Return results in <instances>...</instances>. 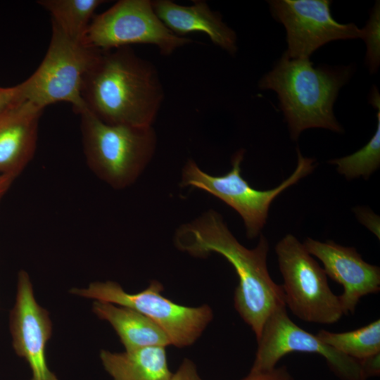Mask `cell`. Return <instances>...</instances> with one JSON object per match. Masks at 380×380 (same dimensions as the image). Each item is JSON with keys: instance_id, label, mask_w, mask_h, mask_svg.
Here are the masks:
<instances>
[{"instance_id": "cell-1", "label": "cell", "mask_w": 380, "mask_h": 380, "mask_svg": "<svg viewBox=\"0 0 380 380\" xmlns=\"http://www.w3.org/2000/svg\"><path fill=\"white\" fill-rule=\"evenodd\" d=\"M174 241L178 249L192 256L203 258L216 253L233 266L239 278L234 307L257 340L270 315L286 307L281 285L276 284L268 272L269 243L262 234L258 245L248 249L234 237L222 215L210 209L180 225Z\"/></svg>"}, {"instance_id": "cell-2", "label": "cell", "mask_w": 380, "mask_h": 380, "mask_svg": "<svg viewBox=\"0 0 380 380\" xmlns=\"http://www.w3.org/2000/svg\"><path fill=\"white\" fill-rule=\"evenodd\" d=\"M164 96L155 65L129 46L101 50L82 87L87 110L110 125L151 127Z\"/></svg>"}, {"instance_id": "cell-3", "label": "cell", "mask_w": 380, "mask_h": 380, "mask_svg": "<svg viewBox=\"0 0 380 380\" xmlns=\"http://www.w3.org/2000/svg\"><path fill=\"white\" fill-rule=\"evenodd\" d=\"M352 73L351 65L314 68L310 59H290L284 53L258 86L277 94L291 137L296 140L308 128L343 131L335 118L334 104Z\"/></svg>"}, {"instance_id": "cell-4", "label": "cell", "mask_w": 380, "mask_h": 380, "mask_svg": "<svg viewBox=\"0 0 380 380\" xmlns=\"http://www.w3.org/2000/svg\"><path fill=\"white\" fill-rule=\"evenodd\" d=\"M80 115L89 170L114 189L132 185L156 152L157 137L153 127L107 124L87 109Z\"/></svg>"}, {"instance_id": "cell-5", "label": "cell", "mask_w": 380, "mask_h": 380, "mask_svg": "<svg viewBox=\"0 0 380 380\" xmlns=\"http://www.w3.org/2000/svg\"><path fill=\"white\" fill-rule=\"evenodd\" d=\"M101 51L69 37L52 25L44 59L34 72L19 84L24 101L43 109L67 102L80 115L87 109L82 98L83 80Z\"/></svg>"}, {"instance_id": "cell-6", "label": "cell", "mask_w": 380, "mask_h": 380, "mask_svg": "<svg viewBox=\"0 0 380 380\" xmlns=\"http://www.w3.org/2000/svg\"><path fill=\"white\" fill-rule=\"evenodd\" d=\"M244 153L240 149L232 156V169L222 176L208 174L189 159L182 168L180 185L205 191L232 208L243 219L247 236L253 239L260 234L273 200L312 172L315 165L313 159L303 157L298 148L297 166L291 176L278 186L261 191L253 188L241 176Z\"/></svg>"}, {"instance_id": "cell-7", "label": "cell", "mask_w": 380, "mask_h": 380, "mask_svg": "<svg viewBox=\"0 0 380 380\" xmlns=\"http://www.w3.org/2000/svg\"><path fill=\"white\" fill-rule=\"evenodd\" d=\"M163 286L153 280L144 290L128 293L117 282L94 281L87 288H74L70 293L86 298L108 302L135 310L157 324L171 345L183 348L193 344L212 321V309L207 305L187 307L162 294Z\"/></svg>"}, {"instance_id": "cell-8", "label": "cell", "mask_w": 380, "mask_h": 380, "mask_svg": "<svg viewBox=\"0 0 380 380\" xmlns=\"http://www.w3.org/2000/svg\"><path fill=\"white\" fill-rule=\"evenodd\" d=\"M284 283L286 307L302 321L329 324L343 315L339 297L331 290L327 276L303 243L292 234L275 246Z\"/></svg>"}, {"instance_id": "cell-9", "label": "cell", "mask_w": 380, "mask_h": 380, "mask_svg": "<svg viewBox=\"0 0 380 380\" xmlns=\"http://www.w3.org/2000/svg\"><path fill=\"white\" fill-rule=\"evenodd\" d=\"M83 42L103 51L149 44L170 56L193 41L172 32L155 13L152 1L120 0L94 15Z\"/></svg>"}, {"instance_id": "cell-10", "label": "cell", "mask_w": 380, "mask_h": 380, "mask_svg": "<svg viewBox=\"0 0 380 380\" xmlns=\"http://www.w3.org/2000/svg\"><path fill=\"white\" fill-rule=\"evenodd\" d=\"M257 341L252 371L271 369L284 355L302 352L322 356L331 370L341 380H367L359 360L344 355L317 335L298 327L288 315L286 307L279 308L270 315Z\"/></svg>"}, {"instance_id": "cell-11", "label": "cell", "mask_w": 380, "mask_h": 380, "mask_svg": "<svg viewBox=\"0 0 380 380\" xmlns=\"http://www.w3.org/2000/svg\"><path fill=\"white\" fill-rule=\"evenodd\" d=\"M270 9L274 18L286 31L290 59H310L324 44L338 39H362L364 31L354 23L341 24L330 12L328 0H272Z\"/></svg>"}, {"instance_id": "cell-12", "label": "cell", "mask_w": 380, "mask_h": 380, "mask_svg": "<svg viewBox=\"0 0 380 380\" xmlns=\"http://www.w3.org/2000/svg\"><path fill=\"white\" fill-rule=\"evenodd\" d=\"M14 306L10 314V331L16 354L28 363L30 380H58L49 368L46 347L51 336L52 323L48 311L36 301L29 274H18Z\"/></svg>"}, {"instance_id": "cell-13", "label": "cell", "mask_w": 380, "mask_h": 380, "mask_svg": "<svg viewBox=\"0 0 380 380\" xmlns=\"http://www.w3.org/2000/svg\"><path fill=\"white\" fill-rule=\"evenodd\" d=\"M303 245L322 262L327 276L342 286L338 297L344 315L354 313L361 298L379 291V267L364 261L355 248L311 238Z\"/></svg>"}, {"instance_id": "cell-14", "label": "cell", "mask_w": 380, "mask_h": 380, "mask_svg": "<svg viewBox=\"0 0 380 380\" xmlns=\"http://www.w3.org/2000/svg\"><path fill=\"white\" fill-rule=\"evenodd\" d=\"M43 110L25 101L0 113V175L17 178L31 162Z\"/></svg>"}, {"instance_id": "cell-15", "label": "cell", "mask_w": 380, "mask_h": 380, "mask_svg": "<svg viewBox=\"0 0 380 380\" xmlns=\"http://www.w3.org/2000/svg\"><path fill=\"white\" fill-rule=\"evenodd\" d=\"M193 2L191 6H182L170 0H154L152 4L158 17L175 34L184 37L191 33H203L215 45L235 55L238 49L235 31L205 1Z\"/></svg>"}, {"instance_id": "cell-16", "label": "cell", "mask_w": 380, "mask_h": 380, "mask_svg": "<svg viewBox=\"0 0 380 380\" xmlns=\"http://www.w3.org/2000/svg\"><path fill=\"white\" fill-rule=\"evenodd\" d=\"M92 310L99 319L113 327L125 350L171 345L167 336L157 324L135 310L95 300Z\"/></svg>"}, {"instance_id": "cell-17", "label": "cell", "mask_w": 380, "mask_h": 380, "mask_svg": "<svg viewBox=\"0 0 380 380\" xmlns=\"http://www.w3.org/2000/svg\"><path fill=\"white\" fill-rule=\"evenodd\" d=\"M100 358L113 380H170L165 347L150 346L122 353L101 350Z\"/></svg>"}, {"instance_id": "cell-18", "label": "cell", "mask_w": 380, "mask_h": 380, "mask_svg": "<svg viewBox=\"0 0 380 380\" xmlns=\"http://www.w3.org/2000/svg\"><path fill=\"white\" fill-rule=\"evenodd\" d=\"M103 0H41L37 4L49 12L52 25L69 37L82 41Z\"/></svg>"}, {"instance_id": "cell-19", "label": "cell", "mask_w": 380, "mask_h": 380, "mask_svg": "<svg viewBox=\"0 0 380 380\" xmlns=\"http://www.w3.org/2000/svg\"><path fill=\"white\" fill-rule=\"evenodd\" d=\"M334 349L357 360L380 353V320L355 330L336 333L321 329L316 334Z\"/></svg>"}, {"instance_id": "cell-20", "label": "cell", "mask_w": 380, "mask_h": 380, "mask_svg": "<svg viewBox=\"0 0 380 380\" xmlns=\"http://www.w3.org/2000/svg\"><path fill=\"white\" fill-rule=\"evenodd\" d=\"M376 132L369 141L355 153L329 160L337 171L348 179L362 176L368 179L380 165V108L378 109Z\"/></svg>"}, {"instance_id": "cell-21", "label": "cell", "mask_w": 380, "mask_h": 380, "mask_svg": "<svg viewBox=\"0 0 380 380\" xmlns=\"http://www.w3.org/2000/svg\"><path fill=\"white\" fill-rule=\"evenodd\" d=\"M364 31L367 46L365 62L370 73L378 70L380 65V2L376 1Z\"/></svg>"}, {"instance_id": "cell-22", "label": "cell", "mask_w": 380, "mask_h": 380, "mask_svg": "<svg viewBox=\"0 0 380 380\" xmlns=\"http://www.w3.org/2000/svg\"><path fill=\"white\" fill-rule=\"evenodd\" d=\"M242 380H295L286 367H274L264 371H252Z\"/></svg>"}, {"instance_id": "cell-23", "label": "cell", "mask_w": 380, "mask_h": 380, "mask_svg": "<svg viewBox=\"0 0 380 380\" xmlns=\"http://www.w3.org/2000/svg\"><path fill=\"white\" fill-rule=\"evenodd\" d=\"M25 101L19 84L11 87H0V113Z\"/></svg>"}, {"instance_id": "cell-24", "label": "cell", "mask_w": 380, "mask_h": 380, "mask_svg": "<svg viewBox=\"0 0 380 380\" xmlns=\"http://www.w3.org/2000/svg\"><path fill=\"white\" fill-rule=\"evenodd\" d=\"M170 380H202L192 361L184 359Z\"/></svg>"}, {"instance_id": "cell-25", "label": "cell", "mask_w": 380, "mask_h": 380, "mask_svg": "<svg viewBox=\"0 0 380 380\" xmlns=\"http://www.w3.org/2000/svg\"><path fill=\"white\" fill-rule=\"evenodd\" d=\"M367 377L379 376L380 373V353L359 360Z\"/></svg>"}, {"instance_id": "cell-26", "label": "cell", "mask_w": 380, "mask_h": 380, "mask_svg": "<svg viewBox=\"0 0 380 380\" xmlns=\"http://www.w3.org/2000/svg\"><path fill=\"white\" fill-rule=\"evenodd\" d=\"M15 179L16 177L12 175H0V202Z\"/></svg>"}]
</instances>
